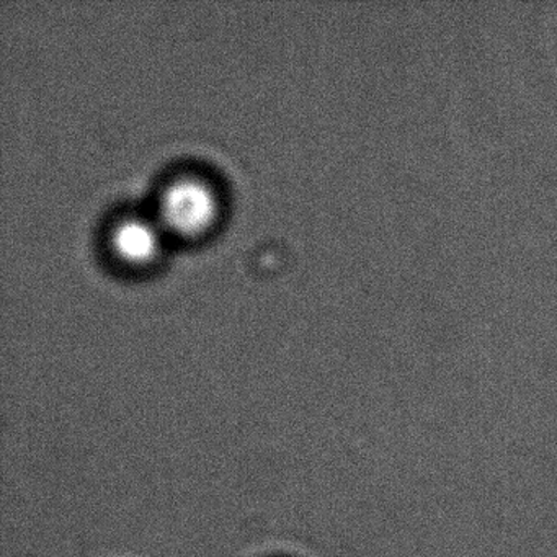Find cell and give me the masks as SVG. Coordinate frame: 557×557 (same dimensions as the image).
I'll use <instances>...</instances> for the list:
<instances>
[{
    "instance_id": "obj_1",
    "label": "cell",
    "mask_w": 557,
    "mask_h": 557,
    "mask_svg": "<svg viewBox=\"0 0 557 557\" xmlns=\"http://www.w3.org/2000/svg\"><path fill=\"white\" fill-rule=\"evenodd\" d=\"M216 210V194L201 178L191 175L175 178L162 191V221L175 233H200L210 226Z\"/></svg>"
},
{
    "instance_id": "obj_2",
    "label": "cell",
    "mask_w": 557,
    "mask_h": 557,
    "mask_svg": "<svg viewBox=\"0 0 557 557\" xmlns=\"http://www.w3.org/2000/svg\"><path fill=\"white\" fill-rule=\"evenodd\" d=\"M113 250L120 259L129 263H145L159 249L158 227L145 218H125L113 227Z\"/></svg>"
}]
</instances>
